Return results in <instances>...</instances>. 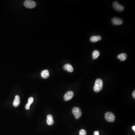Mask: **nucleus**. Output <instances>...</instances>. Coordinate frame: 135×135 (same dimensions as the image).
<instances>
[{"label":"nucleus","mask_w":135,"mask_h":135,"mask_svg":"<svg viewBox=\"0 0 135 135\" xmlns=\"http://www.w3.org/2000/svg\"><path fill=\"white\" fill-rule=\"evenodd\" d=\"M103 85V83L102 80L100 78L97 79L94 86V90L96 92H100L102 88Z\"/></svg>","instance_id":"1"},{"label":"nucleus","mask_w":135,"mask_h":135,"mask_svg":"<svg viewBox=\"0 0 135 135\" xmlns=\"http://www.w3.org/2000/svg\"><path fill=\"white\" fill-rule=\"evenodd\" d=\"M72 112L76 119L79 118L82 115V111L78 107H74L72 110Z\"/></svg>","instance_id":"2"},{"label":"nucleus","mask_w":135,"mask_h":135,"mask_svg":"<svg viewBox=\"0 0 135 135\" xmlns=\"http://www.w3.org/2000/svg\"><path fill=\"white\" fill-rule=\"evenodd\" d=\"M105 119L109 122H113L115 119L114 115L112 112H108L105 115Z\"/></svg>","instance_id":"3"},{"label":"nucleus","mask_w":135,"mask_h":135,"mask_svg":"<svg viewBox=\"0 0 135 135\" xmlns=\"http://www.w3.org/2000/svg\"><path fill=\"white\" fill-rule=\"evenodd\" d=\"M24 4L26 7L30 9L34 8L36 6V3L35 2L30 0L25 1Z\"/></svg>","instance_id":"4"},{"label":"nucleus","mask_w":135,"mask_h":135,"mask_svg":"<svg viewBox=\"0 0 135 135\" xmlns=\"http://www.w3.org/2000/svg\"><path fill=\"white\" fill-rule=\"evenodd\" d=\"M74 96V93L73 92L69 91L67 92L64 96V99L65 101H68L72 99Z\"/></svg>","instance_id":"5"},{"label":"nucleus","mask_w":135,"mask_h":135,"mask_svg":"<svg viewBox=\"0 0 135 135\" xmlns=\"http://www.w3.org/2000/svg\"><path fill=\"white\" fill-rule=\"evenodd\" d=\"M113 7L116 10L118 11H122L124 9V6L121 5L118 2L115 1L113 3Z\"/></svg>","instance_id":"6"},{"label":"nucleus","mask_w":135,"mask_h":135,"mask_svg":"<svg viewBox=\"0 0 135 135\" xmlns=\"http://www.w3.org/2000/svg\"><path fill=\"white\" fill-rule=\"evenodd\" d=\"M112 24L115 25H120L123 23V21L122 19L117 17H114L112 20Z\"/></svg>","instance_id":"7"},{"label":"nucleus","mask_w":135,"mask_h":135,"mask_svg":"<svg viewBox=\"0 0 135 135\" xmlns=\"http://www.w3.org/2000/svg\"><path fill=\"white\" fill-rule=\"evenodd\" d=\"M46 123L48 125H52L54 123L53 120V116L52 115L48 114L47 116V119H46Z\"/></svg>","instance_id":"8"},{"label":"nucleus","mask_w":135,"mask_h":135,"mask_svg":"<svg viewBox=\"0 0 135 135\" xmlns=\"http://www.w3.org/2000/svg\"><path fill=\"white\" fill-rule=\"evenodd\" d=\"M20 104V98L18 95H16L15 96V99L13 102V105L15 107H17Z\"/></svg>","instance_id":"9"},{"label":"nucleus","mask_w":135,"mask_h":135,"mask_svg":"<svg viewBox=\"0 0 135 135\" xmlns=\"http://www.w3.org/2000/svg\"><path fill=\"white\" fill-rule=\"evenodd\" d=\"M64 69L69 72H72L73 71V68L71 64H66L64 66Z\"/></svg>","instance_id":"10"},{"label":"nucleus","mask_w":135,"mask_h":135,"mask_svg":"<svg viewBox=\"0 0 135 135\" xmlns=\"http://www.w3.org/2000/svg\"><path fill=\"white\" fill-rule=\"evenodd\" d=\"M49 72L48 70H44L41 73V76L44 79L47 78L49 76Z\"/></svg>","instance_id":"11"},{"label":"nucleus","mask_w":135,"mask_h":135,"mask_svg":"<svg viewBox=\"0 0 135 135\" xmlns=\"http://www.w3.org/2000/svg\"><path fill=\"white\" fill-rule=\"evenodd\" d=\"M101 40V37L100 36H93L90 38V40L91 42H97L98 40Z\"/></svg>","instance_id":"12"},{"label":"nucleus","mask_w":135,"mask_h":135,"mask_svg":"<svg viewBox=\"0 0 135 135\" xmlns=\"http://www.w3.org/2000/svg\"><path fill=\"white\" fill-rule=\"evenodd\" d=\"M127 57V56L126 53H122L118 55L117 57H118V58L120 59L121 61H124L126 59Z\"/></svg>","instance_id":"13"},{"label":"nucleus","mask_w":135,"mask_h":135,"mask_svg":"<svg viewBox=\"0 0 135 135\" xmlns=\"http://www.w3.org/2000/svg\"><path fill=\"white\" fill-rule=\"evenodd\" d=\"M100 52L97 50H95L93 51L92 52V58L94 59H96L100 56Z\"/></svg>","instance_id":"14"},{"label":"nucleus","mask_w":135,"mask_h":135,"mask_svg":"<svg viewBox=\"0 0 135 135\" xmlns=\"http://www.w3.org/2000/svg\"><path fill=\"white\" fill-rule=\"evenodd\" d=\"M86 131L84 129H82L79 131V135H86Z\"/></svg>","instance_id":"15"},{"label":"nucleus","mask_w":135,"mask_h":135,"mask_svg":"<svg viewBox=\"0 0 135 135\" xmlns=\"http://www.w3.org/2000/svg\"><path fill=\"white\" fill-rule=\"evenodd\" d=\"M34 102V98L33 97H30L28 99V104L30 106L32 103Z\"/></svg>","instance_id":"16"},{"label":"nucleus","mask_w":135,"mask_h":135,"mask_svg":"<svg viewBox=\"0 0 135 135\" xmlns=\"http://www.w3.org/2000/svg\"><path fill=\"white\" fill-rule=\"evenodd\" d=\"M30 105L28 104H27L26 105L25 108L27 110H28L30 109Z\"/></svg>","instance_id":"17"},{"label":"nucleus","mask_w":135,"mask_h":135,"mask_svg":"<svg viewBox=\"0 0 135 135\" xmlns=\"http://www.w3.org/2000/svg\"><path fill=\"white\" fill-rule=\"evenodd\" d=\"M94 135H100L99 131L96 130L94 132Z\"/></svg>","instance_id":"18"},{"label":"nucleus","mask_w":135,"mask_h":135,"mask_svg":"<svg viewBox=\"0 0 135 135\" xmlns=\"http://www.w3.org/2000/svg\"><path fill=\"white\" fill-rule=\"evenodd\" d=\"M132 96L135 99V91L134 90L133 92L132 93Z\"/></svg>","instance_id":"19"},{"label":"nucleus","mask_w":135,"mask_h":135,"mask_svg":"<svg viewBox=\"0 0 135 135\" xmlns=\"http://www.w3.org/2000/svg\"><path fill=\"white\" fill-rule=\"evenodd\" d=\"M132 130H133L134 131H135V126H133L132 127Z\"/></svg>","instance_id":"20"}]
</instances>
